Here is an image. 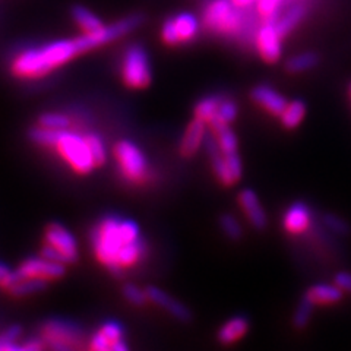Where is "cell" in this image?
<instances>
[{
    "label": "cell",
    "instance_id": "6",
    "mask_svg": "<svg viewBox=\"0 0 351 351\" xmlns=\"http://www.w3.org/2000/svg\"><path fill=\"white\" fill-rule=\"evenodd\" d=\"M114 157L120 173L132 183H142L148 178L147 157L134 142L120 141L114 147Z\"/></svg>",
    "mask_w": 351,
    "mask_h": 351
},
{
    "label": "cell",
    "instance_id": "25",
    "mask_svg": "<svg viewBox=\"0 0 351 351\" xmlns=\"http://www.w3.org/2000/svg\"><path fill=\"white\" fill-rule=\"evenodd\" d=\"M223 98L218 95H210L205 97L202 100L196 104L195 107V117L204 120L205 123H211L217 116L219 103H221Z\"/></svg>",
    "mask_w": 351,
    "mask_h": 351
},
{
    "label": "cell",
    "instance_id": "12",
    "mask_svg": "<svg viewBox=\"0 0 351 351\" xmlns=\"http://www.w3.org/2000/svg\"><path fill=\"white\" fill-rule=\"evenodd\" d=\"M306 14H307L306 2L304 0H298V2L285 5L282 12H278L276 16H274L272 19H268V21L276 25L281 37L284 38L300 24L303 18L306 16Z\"/></svg>",
    "mask_w": 351,
    "mask_h": 351
},
{
    "label": "cell",
    "instance_id": "8",
    "mask_svg": "<svg viewBox=\"0 0 351 351\" xmlns=\"http://www.w3.org/2000/svg\"><path fill=\"white\" fill-rule=\"evenodd\" d=\"M199 32V21L189 12H182L164 21L161 38L167 46H179L192 41Z\"/></svg>",
    "mask_w": 351,
    "mask_h": 351
},
{
    "label": "cell",
    "instance_id": "2",
    "mask_svg": "<svg viewBox=\"0 0 351 351\" xmlns=\"http://www.w3.org/2000/svg\"><path fill=\"white\" fill-rule=\"evenodd\" d=\"M31 139L41 147L53 148L58 156L78 174L91 173L95 167L93 152L82 135L69 129L54 130L37 126L29 130Z\"/></svg>",
    "mask_w": 351,
    "mask_h": 351
},
{
    "label": "cell",
    "instance_id": "23",
    "mask_svg": "<svg viewBox=\"0 0 351 351\" xmlns=\"http://www.w3.org/2000/svg\"><path fill=\"white\" fill-rule=\"evenodd\" d=\"M315 304H334L341 300L343 290L337 284H316L307 291Z\"/></svg>",
    "mask_w": 351,
    "mask_h": 351
},
{
    "label": "cell",
    "instance_id": "32",
    "mask_svg": "<svg viewBox=\"0 0 351 351\" xmlns=\"http://www.w3.org/2000/svg\"><path fill=\"white\" fill-rule=\"evenodd\" d=\"M219 224H221L223 232L226 236L232 240H239L243 236V228H241L237 218H234L232 214H224L219 218Z\"/></svg>",
    "mask_w": 351,
    "mask_h": 351
},
{
    "label": "cell",
    "instance_id": "31",
    "mask_svg": "<svg viewBox=\"0 0 351 351\" xmlns=\"http://www.w3.org/2000/svg\"><path fill=\"white\" fill-rule=\"evenodd\" d=\"M285 5H287V0H256L258 12L267 21L276 16Z\"/></svg>",
    "mask_w": 351,
    "mask_h": 351
},
{
    "label": "cell",
    "instance_id": "18",
    "mask_svg": "<svg viewBox=\"0 0 351 351\" xmlns=\"http://www.w3.org/2000/svg\"><path fill=\"white\" fill-rule=\"evenodd\" d=\"M206 139V123L204 120L195 119L186 128L180 141V154L183 157H192L201 148Z\"/></svg>",
    "mask_w": 351,
    "mask_h": 351
},
{
    "label": "cell",
    "instance_id": "11",
    "mask_svg": "<svg viewBox=\"0 0 351 351\" xmlns=\"http://www.w3.org/2000/svg\"><path fill=\"white\" fill-rule=\"evenodd\" d=\"M256 44L261 58L268 63H276L282 54V37L272 22L267 21L256 34Z\"/></svg>",
    "mask_w": 351,
    "mask_h": 351
},
{
    "label": "cell",
    "instance_id": "37",
    "mask_svg": "<svg viewBox=\"0 0 351 351\" xmlns=\"http://www.w3.org/2000/svg\"><path fill=\"white\" fill-rule=\"evenodd\" d=\"M10 276H12V272H10L5 265L0 263V285H5Z\"/></svg>",
    "mask_w": 351,
    "mask_h": 351
},
{
    "label": "cell",
    "instance_id": "30",
    "mask_svg": "<svg viewBox=\"0 0 351 351\" xmlns=\"http://www.w3.org/2000/svg\"><path fill=\"white\" fill-rule=\"evenodd\" d=\"M84 138L93 152L97 167L103 166V164L106 162V147H104V142L101 141V138L95 134H85Z\"/></svg>",
    "mask_w": 351,
    "mask_h": 351
},
{
    "label": "cell",
    "instance_id": "7",
    "mask_svg": "<svg viewBox=\"0 0 351 351\" xmlns=\"http://www.w3.org/2000/svg\"><path fill=\"white\" fill-rule=\"evenodd\" d=\"M122 78L125 84L134 90H141L145 88L151 82V66L149 58L145 49L135 44L130 46L122 60Z\"/></svg>",
    "mask_w": 351,
    "mask_h": 351
},
{
    "label": "cell",
    "instance_id": "24",
    "mask_svg": "<svg viewBox=\"0 0 351 351\" xmlns=\"http://www.w3.org/2000/svg\"><path fill=\"white\" fill-rule=\"evenodd\" d=\"M306 114V104L300 100H295L285 106L284 112L281 113V123L287 129H294L302 123Z\"/></svg>",
    "mask_w": 351,
    "mask_h": 351
},
{
    "label": "cell",
    "instance_id": "28",
    "mask_svg": "<svg viewBox=\"0 0 351 351\" xmlns=\"http://www.w3.org/2000/svg\"><path fill=\"white\" fill-rule=\"evenodd\" d=\"M38 126L54 129V130H63L71 128V119L60 113H44L38 119Z\"/></svg>",
    "mask_w": 351,
    "mask_h": 351
},
{
    "label": "cell",
    "instance_id": "29",
    "mask_svg": "<svg viewBox=\"0 0 351 351\" xmlns=\"http://www.w3.org/2000/svg\"><path fill=\"white\" fill-rule=\"evenodd\" d=\"M236 117H237V106H236V103L232 101V100H227V98H223L221 103H219L217 116H215V119L213 120V122H219V123L230 125L232 122H234Z\"/></svg>",
    "mask_w": 351,
    "mask_h": 351
},
{
    "label": "cell",
    "instance_id": "5",
    "mask_svg": "<svg viewBox=\"0 0 351 351\" xmlns=\"http://www.w3.org/2000/svg\"><path fill=\"white\" fill-rule=\"evenodd\" d=\"M44 239H46V247L43 249L41 256L62 263L75 262L78 259L80 252L76 240L69 230H66L62 224H50Z\"/></svg>",
    "mask_w": 351,
    "mask_h": 351
},
{
    "label": "cell",
    "instance_id": "20",
    "mask_svg": "<svg viewBox=\"0 0 351 351\" xmlns=\"http://www.w3.org/2000/svg\"><path fill=\"white\" fill-rule=\"evenodd\" d=\"M47 281L40 280V278H28V277H19L16 271L12 272V276L9 277L8 282L3 287L14 295H27L37 293L46 289Z\"/></svg>",
    "mask_w": 351,
    "mask_h": 351
},
{
    "label": "cell",
    "instance_id": "9",
    "mask_svg": "<svg viewBox=\"0 0 351 351\" xmlns=\"http://www.w3.org/2000/svg\"><path fill=\"white\" fill-rule=\"evenodd\" d=\"M81 329L59 319H51L43 326V341L53 350H72L81 343Z\"/></svg>",
    "mask_w": 351,
    "mask_h": 351
},
{
    "label": "cell",
    "instance_id": "34",
    "mask_svg": "<svg viewBox=\"0 0 351 351\" xmlns=\"http://www.w3.org/2000/svg\"><path fill=\"white\" fill-rule=\"evenodd\" d=\"M125 298L135 306H144L148 302V295L145 290H141L135 284H126L123 287Z\"/></svg>",
    "mask_w": 351,
    "mask_h": 351
},
{
    "label": "cell",
    "instance_id": "35",
    "mask_svg": "<svg viewBox=\"0 0 351 351\" xmlns=\"http://www.w3.org/2000/svg\"><path fill=\"white\" fill-rule=\"evenodd\" d=\"M324 221H325L326 227L331 230V232L337 233V234H347V233H350V226L347 224L346 219H343L341 217H338L335 214H328V215H325Z\"/></svg>",
    "mask_w": 351,
    "mask_h": 351
},
{
    "label": "cell",
    "instance_id": "3",
    "mask_svg": "<svg viewBox=\"0 0 351 351\" xmlns=\"http://www.w3.org/2000/svg\"><path fill=\"white\" fill-rule=\"evenodd\" d=\"M91 239L95 258L110 271L119 272L120 252L130 241L141 239V236L134 221L107 217L95 226Z\"/></svg>",
    "mask_w": 351,
    "mask_h": 351
},
{
    "label": "cell",
    "instance_id": "27",
    "mask_svg": "<svg viewBox=\"0 0 351 351\" xmlns=\"http://www.w3.org/2000/svg\"><path fill=\"white\" fill-rule=\"evenodd\" d=\"M313 307H315V303L311 300L309 295L306 294L302 299V302L299 303L298 309H295L294 317H293V324L295 328H304L307 324H309Z\"/></svg>",
    "mask_w": 351,
    "mask_h": 351
},
{
    "label": "cell",
    "instance_id": "36",
    "mask_svg": "<svg viewBox=\"0 0 351 351\" xmlns=\"http://www.w3.org/2000/svg\"><path fill=\"white\" fill-rule=\"evenodd\" d=\"M335 284L343 291L351 293V272H339L335 277Z\"/></svg>",
    "mask_w": 351,
    "mask_h": 351
},
{
    "label": "cell",
    "instance_id": "16",
    "mask_svg": "<svg viewBox=\"0 0 351 351\" xmlns=\"http://www.w3.org/2000/svg\"><path fill=\"white\" fill-rule=\"evenodd\" d=\"M239 202L241 208H243V211L252 226H254L256 230H263L267 227L268 218H267L265 210H263L259 197L254 191L252 189L241 191L239 195Z\"/></svg>",
    "mask_w": 351,
    "mask_h": 351
},
{
    "label": "cell",
    "instance_id": "4",
    "mask_svg": "<svg viewBox=\"0 0 351 351\" xmlns=\"http://www.w3.org/2000/svg\"><path fill=\"white\" fill-rule=\"evenodd\" d=\"M204 25L215 34L232 36L243 27L245 15L233 0H211L204 10Z\"/></svg>",
    "mask_w": 351,
    "mask_h": 351
},
{
    "label": "cell",
    "instance_id": "26",
    "mask_svg": "<svg viewBox=\"0 0 351 351\" xmlns=\"http://www.w3.org/2000/svg\"><path fill=\"white\" fill-rule=\"evenodd\" d=\"M317 60H319L317 59V54L312 51H303L290 58L287 63H285V68L291 73H302L315 68L317 64Z\"/></svg>",
    "mask_w": 351,
    "mask_h": 351
},
{
    "label": "cell",
    "instance_id": "19",
    "mask_svg": "<svg viewBox=\"0 0 351 351\" xmlns=\"http://www.w3.org/2000/svg\"><path fill=\"white\" fill-rule=\"evenodd\" d=\"M205 147H206V151H208V157H210L211 164H213V170L218 178V180L226 186L234 184L233 180H232V176H230L228 169H227L226 156H224V152L221 151V148H219L217 139L215 138H206L205 139Z\"/></svg>",
    "mask_w": 351,
    "mask_h": 351
},
{
    "label": "cell",
    "instance_id": "14",
    "mask_svg": "<svg viewBox=\"0 0 351 351\" xmlns=\"http://www.w3.org/2000/svg\"><path fill=\"white\" fill-rule=\"evenodd\" d=\"M252 100H254L258 106H261L263 110H267L268 113L274 116H281L284 112L285 106H287V100L274 88L268 85H258L252 90Z\"/></svg>",
    "mask_w": 351,
    "mask_h": 351
},
{
    "label": "cell",
    "instance_id": "1",
    "mask_svg": "<svg viewBox=\"0 0 351 351\" xmlns=\"http://www.w3.org/2000/svg\"><path fill=\"white\" fill-rule=\"evenodd\" d=\"M142 22H144V16L134 14L119 19L114 24L106 25L103 29L93 32V34H84L72 40H58L44 44V46L27 49L14 59L10 69L15 76L22 80L41 78L80 54L122 38L141 27Z\"/></svg>",
    "mask_w": 351,
    "mask_h": 351
},
{
    "label": "cell",
    "instance_id": "21",
    "mask_svg": "<svg viewBox=\"0 0 351 351\" xmlns=\"http://www.w3.org/2000/svg\"><path fill=\"white\" fill-rule=\"evenodd\" d=\"M249 329V322L245 316H234L228 319L218 331V341L230 346L234 344L241 337H245Z\"/></svg>",
    "mask_w": 351,
    "mask_h": 351
},
{
    "label": "cell",
    "instance_id": "39",
    "mask_svg": "<svg viewBox=\"0 0 351 351\" xmlns=\"http://www.w3.org/2000/svg\"><path fill=\"white\" fill-rule=\"evenodd\" d=\"M350 93H351V88H350Z\"/></svg>",
    "mask_w": 351,
    "mask_h": 351
},
{
    "label": "cell",
    "instance_id": "13",
    "mask_svg": "<svg viewBox=\"0 0 351 351\" xmlns=\"http://www.w3.org/2000/svg\"><path fill=\"white\" fill-rule=\"evenodd\" d=\"M91 348L98 351L114 350L123 351L128 350V346L123 344V329L116 322L104 324L98 332L91 339Z\"/></svg>",
    "mask_w": 351,
    "mask_h": 351
},
{
    "label": "cell",
    "instance_id": "33",
    "mask_svg": "<svg viewBox=\"0 0 351 351\" xmlns=\"http://www.w3.org/2000/svg\"><path fill=\"white\" fill-rule=\"evenodd\" d=\"M22 329L19 326H10L0 335V351L24 350V346H16V339L21 337Z\"/></svg>",
    "mask_w": 351,
    "mask_h": 351
},
{
    "label": "cell",
    "instance_id": "17",
    "mask_svg": "<svg viewBox=\"0 0 351 351\" xmlns=\"http://www.w3.org/2000/svg\"><path fill=\"white\" fill-rule=\"evenodd\" d=\"M311 208L303 202H294L284 214V228L290 234H302L311 224Z\"/></svg>",
    "mask_w": 351,
    "mask_h": 351
},
{
    "label": "cell",
    "instance_id": "38",
    "mask_svg": "<svg viewBox=\"0 0 351 351\" xmlns=\"http://www.w3.org/2000/svg\"><path fill=\"white\" fill-rule=\"evenodd\" d=\"M233 3L241 9H245V8H249L250 5L256 3V0H233Z\"/></svg>",
    "mask_w": 351,
    "mask_h": 351
},
{
    "label": "cell",
    "instance_id": "22",
    "mask_svg": "<svg viewBox=\"0 0 351 351\" xmlns=\"http://www.w3.org/2000/svg\"><path fill=\"white\" fill-rule=\"evenodd\" d=\"M71 14H72L73 21L84 31V34H93V32L100 31L106 27L100 18H98L95 14L91 12L90 9L82 6V5H75L71 10Z\"/></svg>",
    "mask_w": 351,
    "mask_h": 351
},
{
    "label": "cell",
    "instance_id": "10",
    "mask_svg": "<svg viewBox=\"0 0 351 351\" xmlns=\"http://www.w3.org/2000/svg\"><path fill=\"white\" fill-rule=\"evenodd\" d=\"M19 277L40 278L44 281L58 280L64 276V263L54 262L47 258H28L16 269Z\"/></svg>",
    "mask_w": 351,
    "mask_h": 351
},
{
    "label": "cell",
    "instance_id": "15",
    "mask_svg": "<svg viewBox=\"0 0 351 351\" xmlns=\"http://www.w3.org/2000/svg\"><path fill=\"white\" fill-rule=\"evenodd\" d=\"M145 291L148 295V300L160 306L161 309L167 311L171 316L176 317V319H179L182 322H188L191 319V312L188 307H186L183 303H180L179 300L173 299L171 295L167 294L164 290L158 287H148Z\"/></svg>",
    "mask_w": 351,
    "mask_h": 351
}]
</instances>
